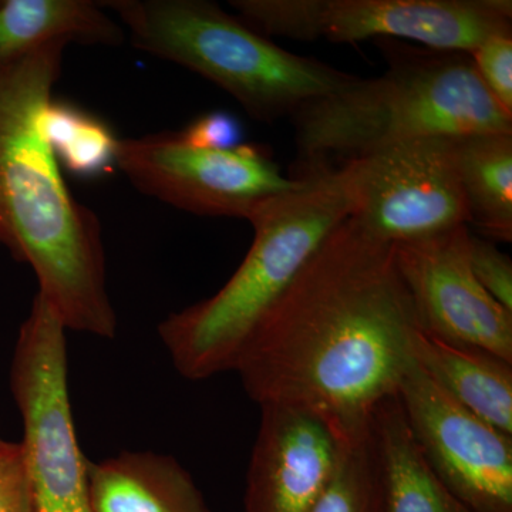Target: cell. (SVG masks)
<instances>
[{"mask_svg":"<svg viewBox=\"0 0 512 512\" xmlns=\"http://www.w3.org/2000/svg\"><path fill=\"white\" fill-rule=\"evenodd\" d=\"M419 330L393 245L348 218L262 320L235 372L259 407L303 410L342 433L396 396Z\"/></svg>","mask_w":512,"mask_h":512,"instance_id":"1","label":"cell"},{"mask_svg":"<svg viewBox=\"0 0 512 512\" xmlns=\"http://www.w3.org/2000/svg\"><path fill=\"white\" fill-rule=\"evenodd\" d=\"M66 46L0 62V245L35 271L66 330L113 339L99 218L67 188L40 126Z\"/></svg>","mask_w":512,"mask_h":512,"instance_id":"2","label":"cell"},{"mask_svg":"<svg viewBox=\"0 0 512 512\" xmlns=\"http://www.w3.org/2000/svg\"><path fill=\"white\" fill-rule=\"evenodd\" d=\"M389 67L320 97L291 117L298 167H338L382 148L433 137L512 131L468 53L382 45Z\"/></svg>","mask_w":512,"mask_h":512,"instance_id":"3","label":"cell"},{"mask_svg":"<svg viewBox=\"0 0 512 512\" xmlns=\"http://www.w3.org/2000/svg\"><path fill=\"white\" fill-rule=\"evenodd\" d=\"M291 190L259 205L254 241L220 291L158 326L175 369L190 380L235 372L268 312L325 239L350 217L338 168L293 167Z\"/></svg>","mask_w":512,"mask_h":512,"instance_id":"4","label":"cell"},{"mask_svg":"<svg viewBox=\"0 0 512 512\" xmlns=\"http://www.w3.org/2000/svg\"><path fill=\"white\" fill-rule=\"evenodd\" d=\"M137 49L200 74L258 121L291 117L359 79L293 55L207 0H107Z\"/></svg>","mask_w":512,"mask_h":512,"instance_id":"5","label":"cell"},{"mask_svg":"<svg viewBox=\"0 0 512 512\" xmlns=\"http://www.w3.org/2000/svg\"><path fill=\"white\" fill-rule=\"evenodd\" d=\"M249 28L299 42L412 40L470 55L488 37L512 33L511 0H231Z\"/></svg>","mask_w":512,"mask_h":512,"instance_id":"6","label":"cell"},{"mask_svg":"<svg viewBox=\"0 0 512 512\" xmlns=\"http://www.w3.org/2000/svg\"><path fill=\"white\" fill-rule=\"evenodd\" d=\"M64 333L62 320L36 293L10 369L35 512H93L89 460L74 429Z\"/></svg>","mask_w":512,"mask_h":512,"instance_id":"7","label":"cell"},{"mask_svg":"<svg viewBox=\"0 0 512 512\" xmlns=\"http://www.w3.org/2000/svg\"><path fill=\"white\" fill-rule=\"evenodd\" d=\"M336 168L350 220L376 241L406 244L468 225L454 137L397 144Z\"/></svg>","mask_w":512,"mask_h":512,"instance_id":"8","label":"cell"},{"mask_svg":"<svg viewBox=\"0 0 512 512\" xmlns=\"http://www.w3.org/2000/svg\"><path fill=\"white\" fill-rule=\"evenodd\" d=\"M116 167L148 197L204 217L248 220L296 184L265 146L207 150L185 143L178 131L119 140Z\"/></svg>","mask_w":512,"mask_h":512,"instance_id":"9","label":"cell"},{"mask_svg":"<svg viewBox=\"0 0 512 512\" xmlns=\"http://www.w3.org/2000/svg\"><path fill=\"white\" fill-rule=\"evenodd\" d=\"M397 397L421 454L450 493L473 512H512V436L451 399L416 362Z\"/></svg>","mask_w":512,"mask_h":512,"instance_id":"10","label":"cell"},{"mask_svg":"<svg viewBox=\"0 0 512 512\" xmlns=\"http://www.w3.org/2000/svg\"><path fill=\"white\" fill-rule=\"evenodd\" d=\"M467 225L393 245L420 330L451 345L487 350L512 363V312L495 301L470 265Z\"/></svg>","mask_w":512,"mask_h":512,"instance_id":"11","label":"cell"},{"mask_svg":"<svg viewBox=\"0 0 512 512\" xmlns=\"http://www.w3.org/2000/svg\"><path fill=\"white\" fill-rule=\"evenodd\" d=\"M325 421L291 407H261L247 474L245 512H312L338 463Z\"/></svg>","mask_w":512,"mask_h":512,"instance_id":"12","label":"cell"},{"mask_svg":"<svg viewBox=\"0 0 512 512\" xmlns=\"http://www.w3.org/2000/svg\"><path fill=\"white\" fill-rule=\"evenodd\" d=\"M89 488L93 512H212L190 474L156 453L89 461Z\"/></svg>","mask_w":512,"mask_h":512,"instance_id":"13","label":"cell"},{"mask_svg":"<svg viewBox=\"0 0 512 512\" xmlns=\"http://www.w3.org/2000/svg\"><path fill=\"white\" fill-rule=\"evenodd\" d=\"M416 365L447 393L495 429L512 436V363L487 350L451 345L426 333L413 340Z\"/></svg>","mask_w":512,"mask_h":512,"instance_id":"14","label":"cell"},{"mask_svg":"<svg viewBox=\"0 0 512 512\" xmlns=\"http://www.w3.org/2000/svg\"><path fill=\"white\" fill-rule=\"evenodd\" d=\"M380 468V512H473L434 474L414 440L399 397L372 414Z\"/></svg>","mask_w":512,"mask_h":512,"instance_id":"15","label":"cell"},{"mask_svg":"<svg viewBox=\"0 0 512 512\" xmlns=\"http://www.w3.org/2000/svg\"><path fill=\"white\" fill-rule=\"evenodd\" d=\"M124 32L99 3L87 0H0V62L52 43L119 46Z\"/></svg>","mask_w":512,"mask_h":512,"instance_id":"16","label":"cell"},{"mask_svg":"<svg viewBox=\"0 0 512 512\" xmlns=\"http://www.w3.org/2000/svg\"><path fill=\"white\" fill-rule=\"evenodd\" d=\"M468 224L491 241H512V131L454 137Z\"/></svg>","mask_w":512,"mask_h":512,"instance_id":"17","label":"cell"},{"mask_svg":"<svg viewBox=\"0 0 512 512\" xmlns=\"http://www.w3.org/2000/svg\"><path fill=\"white\" fill-rule=\"evenodd\" d=\"M57 163L79 178H100L116 167L117 146L106 121L67 101L52 99L40 117Z\"/></svg>","mask_w":512,"mask_h":512,"instance_id":"18","label":"cell"},{"mask_svg":"<svg viewBox=\"0 0 512 512\" xmlns=\"http://www.w3.org/2000/svg\"><path fill=\"white\" fill-rule=\"evenodd\" d=\"M335 437L339 446L335 473L312 512H380V468L372 420Z\"/></svg>","mask_w":512,"mask_h":512,"instance_id":"19","label":"cell"},{"mask_svg":"<svg viewBox=\"0 0 512 512\" xmlns=\"http://www.w3.org/2000/svg\"><path fill=\"white\" fill-rule=\"evenodd\" d=\"M470 56L485 89L512 116V33L488 37Z\"/></svg>","mask_w":512,"mask_h":512,"instance_id":"20","label":"cell"},{"mask_svg":"<svg viewBox=\"0 0 512 512\" xmlns=\"http://www.w3.org/2000/svg\"><path fill=\"white\" fill-rule=\"evenodd\" d=\"M470 265L485 291L512 312V262L493 242L470 234Z\"/></svg>","mask_w":512,"mask_h":512,"instance_id":"21","label":"cell"},{"mask_svg":"<svg viewBox=\"0 0 512 512\" xmlns=\"http://www.w3.org/2000/svg\"><path fill=\"white\" fill-rule=\"evenodd\" d=\"M0 512H35L28 466L20 443L0 437Z\"/></svg>","mask_w":512,"mask_h":512,"instance_id":"22","label":"cell"},{"mask_svg":"<svg viewBox=\"0 0 512 512\" xmlns=\"http://www.w3.org/2000/svg\"><path fill=\"white\" fill-rule=\"evenodd\" d=\"M185 143L207 150H231L241 146L244 130L237 117L227 111H210L178 131Z\"/></svg>","mask_w":512,"mask_h":512,"instance_id":"23","label":"cell"}]
</instances>
